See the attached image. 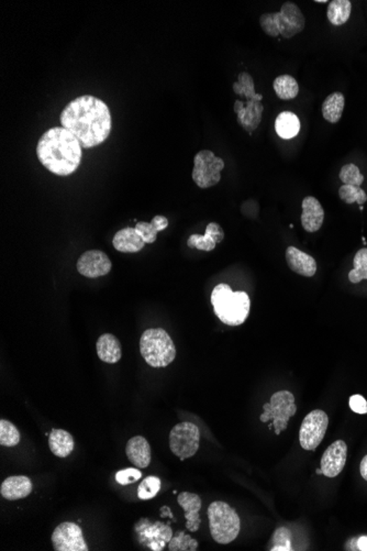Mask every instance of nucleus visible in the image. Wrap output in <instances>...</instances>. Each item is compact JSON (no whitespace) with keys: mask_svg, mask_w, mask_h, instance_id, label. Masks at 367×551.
Masks as SVG:
<instances>
[{"mask_svg":"<svg viewBox=\"0 0 367 551\" xmlns=\"http://www.w3.org/2000/svg\"><path fill=\"white\" fill-rule=\"evenodd\" d=\"M20 442L18 429L11 421H0V444L5 447H15Z\"/></svg>","mask_w":367,"mask_h":551,"instance_id":"obj_33","label":"nucleus"},{"mask_svg":"<svg viewBox=\"0 0 367 551\" xmlns=\"http://www.w3.org/2000/svg\"><path fill=\"white\" fill-rule=\"evenodd\" d=\"M61 123L85 149L99 146L111 131V115L106 102L90 95L71 100L61 114Z\"/></svg>","mask_w":367,"mask_h":551,"instance_id":"obj_1","label":"nucleus"},{"mask_svg":"<svg viewBox=\"0 0 367 551\" xmlns=\"http://www.w3.org/2000/svg\"><path fill=\"white\" fill-rule=\"evenodd\" d=\"M233 90L235 94L244 96L249 100H258L261 102L263 100L262 95L256 94L254 90V81L250 74L247 73H241L237 77V82L233 84Z\"/></svg>","mask_w":367,"mask_h":551,"instance_id":"obj_30","label":"nucleus"},{"mask_svg":"<svg viewBox=\"0 0 367 551\" xmlns=\"http://www.w3.org/2000/svg\"><path fill=\"white\" fill-rule=\"evenodd\" d=\"M52 544L57 551H87L83 531L77 524L64 522L52 533Z\"/></svg>","mask_w":367,"mask_h":551,"instance_id":"obj_11","label":"nucleus"},{"mask_svg":"<svg viewBox=\"0 0 367 551\" xmlns=\"http://www.w3.org/2000/svg\"><path fill=\"white\" fill-rule=\"evenodd\" d=\"M200 444V431L198 426L184 421L174 426L169 434V448L181 461L194 457Z\"/></svg>","mask_w":367,"mask_h":551,"instance_id":"obj_9","label":"nucleus"},{"mask_svg":"<svg viewBox=\"0 0 367 551\" xmlns=\"http://www.w3.org/2000/svg\"><path fill=\"white\" fill-rule=\"evenodd\" d=\"M160 490H161V480L158 477H148L139 485V498L142 501L152 500L155 498Z\"/></svg>","mask_w":367,"mask_h":551,"instance_id":"obj_34","label":"nucleus"},{"mask_svg":"<svg viewBox=\"0 0 367 551\" xmlns=\"http://www.w3.org/2000/svg\"><path fill=\"white\" fill-rule=\"evenodd\" d=\"M345 550L367 551V536L349 539L345 544Z\"/></svg>","mask_w":367,"mask_h":551,"instance_id":"obj_40","label":"nucleus"},{"mask_svg":"<svg viewBox=\"0 0 367 551\" xmlns=\"http://www.w3.org/2000/svg\"><path fill=\"white\" fill-rule=\"evenodd\" d=\"M34 490L30 479L25 475L9 477L1 483L0 493L8 501H18L27 498Z\"/></svg>","mask_w":367,"mask_h":551,"instance_id":"obj_19","label":"nucleus"},{"mask_svg":"<svg viewBox=\"0 0 367 551\" xmlns=\"http://www.w3.org/2000/svg\"><path fill=\"white\" fill-rule=\"evenodd\" d=\"M214 314L228 326H240L250 314V297L245 292H233L228 284L221 283L212 293Z\"/></svg>","mask_w":367,"mask_h":551,"instance_id":"obj_3","label":"nucleus"},{"mask_svg":"<svg viewBox=\"0 0 367 551\" xmlns=\"http://www.w3.org/2000/svg\"><path fill=\"white\" fill-rule=\"evenodd\" d=\"M142 477L140 470L134 468H127V469L120 470L116 473V481L120 485H129L140 480Z\"/></svg>","mask_w":367,"mask_h":551,"instance_id":"obj_38","label":"nucleus"},{"mask_svg":"<svg viewBox=\"0 0 367 551\" xmlns=\"http://www.w3.org/2000/svg\"><path fill=\"white\" fill-rule=\"evenodd\" d=\"M286 261L295 273L311 278L317 272V262L311 255L295 247H289L286 250Z\"/></svg>","mask_w":367,"mask_h":551,"instance_id":"obj_17","label":"nucleus"},{"mask_svg":"<svg viewBox=\"0 0 367 551\" xmlns=\"http://www.w3.org/2000/svg\"><path fill=\"white\" fill-rule=\"evenodd\" d=\"M352 11V3L349 0H333L329 4L326 17L333 26L340 27L347 22Z\"/></svg>","mask_w":367,"mask_h":551,"instance_id":"obj_27","label":"nucleus"},{"mask_svg":"<svg viewBox=\"0 0 367 551\" xmlns=\"http://www.w3.org/2000/svg\"><path fill=\"white\" fill-rule=\"evenodd\" d=\"M347 458V446L343 440H337L330 444L321 458L322 475L326 477H335L345 469Z\"/></svg>","mask_w":367,"mask_h":551,"instance_id":"obj_13","label":"nucleus"},{"mask_svg":"<svg viewBox=\"0 0 367 551\" xmlns=\"http://www.w3.org/2000/svg\"><path fill=\"white\" fill-rule=\"evenodd\" d=\"M167 226H169L167 218L165 216H162V215H156L155 217H153V219H152V222H138L134 228L144 243H153L154 241H156L158 231L166 229Z\"/></svg>","mask_w":367,"mask_h":551,"instance_id":"obj_26","label":"nucleus"},{"mask_svg":"<svg viewBox=\"0 0 367 551\" xmlns=\"http://www.w3.org/2000/svg\"><path fill=\"white\" fill-rule=\"evenodd\" d=\"M146 535L152 541L148 545L152 550H162L166 543L171 541L173 531L169 525H164L161 522H156L154 525L148 527Z\"/></svg>","mask_w":367,"mask_h":551,"instance_id":"obj_28","label":"nucleus"},{"mask_svg":"<svg viewBox=\"0 0 367 551\" xmlns=\"http://www.w3.org/2000/svg\"><path fill=\"white\" fill-rule=\"evenodd\" d=\"M324 220V207L316 197L307 196L303 200V214H301V225L307 233H316Z\"/></svg>","mask_w":367,"mask_h":551,"instance_id":"obj_15","label":"nucleus"},{"mask_svg":"<svg viewBox=\"0 0 367 551\" xmlns=\"http://www.w3.org/2000/svg\"><path fill=\"white\" fill-rule=\"evenodd\" d=\"M345 95L341 93H332L322 104V116L328 123H337L341 119L345 109Z\"/></svg>","mask_w":367,"mask_h":551,"instance_id":"obj_25","label":"nucleus"},{"mask_svg":"<svg viewBox=\"0 0 367 551\" xmlns=\"http://www.w3.org/2000/svg\"><path fill=\"white\" fill-rule=\"evenodd\" d=\"M116 250L123 253H137L142 250L146 243L143 241L135 228L127 227L119 230L113 239Z\"/></svg>","mask_w":367,"mask_h":551,"instance_id":"obj_21","label":"nucleus"},{"mask_svg":"<svg viewBox=\"0 0 367 551\" xmlns=\"http://www.w3.org/2000/svg\"><path fill=\"white\" fill-rule=\"evenodd\" d=\"M208 518L212 538L218 544H230L240 533V517L227 503H212L208 508Z\"/></svg>","mask_w":367,"mask_h":551,"instance_id":"obj_6","label":"nucleus"},{"mask_svg":"<svg viewBox=\"0 0 367 551\" xmlns=\"http://www.w3.org/2000/svg\"><path fill=\"white\" fill-rule=\"evenodd\" d=\"M225 161L209 150H202L195 156L193 179L200 189H209L219 183Z\"/></svg>","mask_w":367,"mask_h":551,"instance_id":"obj_8","label":"nucleus"},{"mask_svg":"<svg viewBox=\"0 0 367 551\" xmlns=\"http://www.w3.org/2000/svg\"><path fill=\"white\" fill-rule=\"evenodd\" d=\"M260 25L268 36L273 38L282 36L285 39H291L304 30L306 19L296 4L287 1L282 6L278 13L261 15Z\"/></svg>","mask_w":367,"mask_h":551,"instance_id":"obj_4","label":"nucleus"},{"mask_svg":"<svg viewBox=\"0 0 367 551\" xmlns=\"http://www.w3.org/2000/svg\"><path fill=\"white\" fill-rule=\"evenodd\" d=\"M264 413L260 419L263 423L273 421L268 428L275 429V434L279 435L289 426V421L297 411L295 396L289 390H278L270 397V403L263 406Z\"/></svg>","mask_w":367,"mask_h":551,"instance_id":"obj_7","label":"nucleus"},{"mask_svg":"<svg viewBox=\"0 0 367 551\" xmlns=\"http://www.w3.org/2000/svg\"><path fill=\"white\" fill-rule=\"evenodd\" d=\"M329 425L326 411L314 409L305 417L299 430V442L307 451H314L321 444Z\"/></svg>","mask_w":367,"mask_h":551,"instance_id":"obj_10","label":"nucleus"},{"mask_svg":"<svg viewBox=\"0 0 367 551\" xmlns=\"http://www.w3.org/2000/svg\"><path fill=\"white\" fill-rule=\"evenodd\" d=\"M274 90L282 100H291L297 97L299 93L298 83L291 75H281L274 81Z\"/></svg>","mask_w":367,"mask_h":551,"instance_id":"obj_29","label":"nucleus"},{"mask_svg":"<svg viewBox=\"0 0 367 551\" xmlns=\"http://www.w3.org/2000/svg\"><path fill=\"white\" fill-rule=\"evenodd\" d=\"M263 110L264 107L258 100H247V102L237 100L235 104L237 121L249 132H253L260 125L262 121Z\"/></svg>","mask_w":367,"mask_h":551,"instance_id":"obj_14","label":"nucleus"},{"mask_svg":"<svg viewBox=\"0 0 367 551\" xmlns=\"http://www.w3.org/2000/svg\"><path fill=\"white\" fill-rule=\"evenodd\" d=\"M225 238V231L221 226L218 225L217 222H210L206 228V233L204 236L191 235L187 241V245L191 249L197 250L210 251L214 250V247L218 243H221Z\"/></svg>","mask_w":367,"mask_h":551,"instance_id":"obj_16","label":"nucleus"},{"mask_svg":"<svg viewBox=\"0 0 367 551\" xmlns=\"http://www.w3.org/2000/svg\"><path fill=\"white\" fill-rule=\"evenodd\" d=\"M275 130L285 140L295 138L300 130L299 118L291 111H283L276 118Z\"/></svg>","mask_w":367,"mask_h":551,"instance_id":"obj_24","label":"nucleus"},{"mask_svg":"<svg viewBox=\"0 0 367 551\" xmlns=\"http://www.w3.org/2000/svg\"><path fill=\"white\" fill-rule=\"evenodd\" d=\"M291 533L286 527H279L274 533L272 538V551H289L293 550L291 546Z\"/></svg>","mask_w":367,"mask_h":551,"instance_id":"obj_37","label":"nucleus"},{"mask_svg":"<svg viewBox=\"0 0 367 551\" xmlns=\"http://www.w3.org/2000/svg\"><path fill=\"white\" fill-rule=\"evenodd\" d=\"M96 349L100 360L109 365L119 362L123 357L120 342L111 334H102L98 339Z\"/></svg>","mask_w":367,"mask_h":551,"instance_id":"obj_22","label":"nucleus"},{"mask_svg":"<svg viewBox=\"0 0 367 551\" xmlns=\"http://www.w3.org/2000/svg\"><path fill=\"white\" fill-rule=\"evenodd\" d=\"M74 439L69 431L53 429L49 435V447L51 452L59 458L69 457L74 450Z\"/></svg>","mask_w":367,"mask_h":551,"instance_id":"obj_23","label":"nucleus"},{"mask_svg":"<svg viewBox=\"0 0 367 551\" xmlns=\"http://www.w3.org/2000/svg\"><path fill=\"white\" fill-rule=\"evenodd\" d=\"M77 271L86 278H95L107 276L113 268L111 261L105 252L90 250L83 253L77 261Z\"/></svg>","mask_w":367,"mask_h":551,"instance_id":"obj_12","label":"nucleus"},{"mask_svg":"<svg viewBox=\"0 0 367 551\" xmlns=\"http://www.w3.org/2000/svg\"><path fill=\"white\" fill-rule=\"evenodd\" d=\"M316 3H318V4H326V3H328V1H326V0H316Z\"/></svg>","mask_w":367,"mask_h":551,"instance_id":"obj_42","label":"nucleus"},{"mask_svg":"<svg viewBox=\"0 0 367 551\" xmlns=\"http://www.w3.org/2000/svg\"><path fill=\"white\" fill-rule=\"evenodd\" d=\"M339 196L343 202L349 205L356 203L363 206L367 202V194L360 186L342 185L339 189Z\"/></svg>","mask_w":367,"mask_h":551,"instance_id":"obj_32","label":"nucleus"},{"mask_svg":"<svg viewBox=\"0 0 367 551\" xmlns=\"http://www.w3.org/2000/svg\"><path fill=\"white\" fill-rule=\"evenodd\" d=\"M36 156L50 172L67 177L78 169L82 161V146L65 128H52L39 139Z\"/></svg>","mask_w":367,"mask_h":551,"instance_id":"obj_2","label":"nucleus"},{"mask_svg":"<svg viewBox=\"0 0 367 551\" xmlns=\"http://www.w3.org/2000/svg\"><path fill=\"white\" fill-rule=\"evenodd\" d=\"M316 473H317V475H322L321 468H320V469H317L316 470Z\"/></svg>","mask_w":367,"mask_h":551,"instance_id":"obj_43","label":"nucleus"},{"mask_svg":"<svg viewBox=\"0 0 367 551\" xmlns=\"http://www.w3.org/2000/svg\"><path fill=\"white\" fill-rule=\"evenodd\" d=\"M360 471L363 479L367 481V454L363 458L362 462H361Z\"/></svg>","mask_w":367,"mask_h":551,"instance_id":"obj_41","label":"nucleus"},{"mask_svg":"<svg viewBox=\"0 0 367 551\" xmlns=\"http://www.w3.org/2000/svg\"><path fill=\"white\" fill-rule=\"evenodd\" d=\"M349 409H352L354 413L361 414V415L367 414V401L360 394L351 396L349 400Z\"/></svg>","mask_w":367,"mask_h":551,"instance_id":"obj_39","label":"nucleus"},{"mask_svg":"<svg viewBox=\"0 0 367 551\" xmlns=\"http://www.w3.org/2000/svg\"><path fill=\"white\" fill-rule=\"evenodd\" d=\"M127 459L139 469L148 468L151 463V447L144 437L135 436L131 438L125 448Z\"/></svg>","mask_w":367,"mask_h":551,"instance_id":"obj_20","label":"nucleus"},{"mask_svg":"<svg viewBox=\"0 0 367 551\" xmlns=\"http://www.w3.org/2000/svg\"><path fill=\"white\" fill-rule=\"evenodd\" d=\"M140 351L143 359L152 367H167L176 357V348L173 340L162 328H152L143 332Z\"/></svg>","mask_w":367,"mask_h":551,"instance_id":"obj_5","label":"nucleus"},{"mask_svg":"<svg viewBox=\"0 0 367 551\" xmlns=\"http://www.w3.org/2000/svg\"><path fill=\"white\" fill-rule=\"evenodd\" d=\"M354 268L349 271V280L352 283H360L363 280H367V249H361L357 251L354 257Z\"/></svg>","mask_w":367,"mask_h":551,"instance_id":"obj_31","label":"nucleus"},{"mask_svg":"<svg viewBox=\"0 0 367 551\" xmlns=\"http://www.w3.org/2000/svg\"><path fill=\"white\" fill-rule=\"evenodd\" d=\"M197 548H198V543L196 539L191 538L184 531H179L175 536L172 537L169 544V549L171 551H195Z\"/></svg>","mask_w":367,"mask_h":551,"instance_id":"obj_35","label":"nucleus"},{"mask_svg":"<svg viewBox=\"0 0 367 551\" xmlns=\"http://www.w3.org/2000/svg\"><path fill=\"white\" fill-rule=\"evenodd\" d=\"M340 179L343 182L345 185H353V186H361L364 182V177L361 173L360 169L355 164H345L340 171Z\"/></svg>","mask_w":367,"mask_h":551,"instance_id":"obj_36","label":"nucleus"},{"mask_svg":"<svg viewBox=\"0 0 367 551\" xmlns=\"http://www.w3.org/2000/svg\"><path fill=\"white\" fill-rule=\"evenodd\" d=\"M179 506L185 510L186 529L191 533L198 531L202 519L199 517V510L202 508V498L195 493L183 492L177 498Z\"/></svg>","mask_w":367,"mask_h":551,"instance_id":"obj_18","label":"nucleus"}]
</instances>
